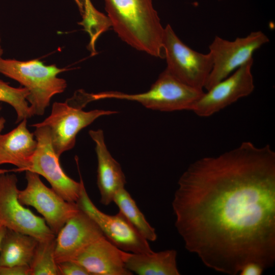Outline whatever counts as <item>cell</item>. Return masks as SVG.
<instances>
[{"label": "cell", "mask_w": 275, "mask_h": 275, "mask_svg": "<svg viewBox=\"0 0 275 275\" xmlns=\"http://www.w3.org/2000/svg\"><path fill=\"white\" fill-rule=\"evenodd\" d=\"M172 207L186 249L230 275L247 263L275 261V152L245 141L191 163Z\"/></svg>", "instance_id": "6da1fadb"}, {"label": "cell", "mask_w": 275, "mask_h": 275, "mask_svg": "<svg viewBox=\"0 0 275 275\" xmlns=\"http://www.w3.org/2000/svg\"><path fill=\"white\" fill-rule=\"evenodd\" d=\"M111 26L118 37L135 49L164 58V31L152 0H104Z\"/></svg>", "instance_id": "7a4b0ae2"}, {"label": "cell", "mask_w": 275, "mask_h": 275, "mask_svg": "<svg viewBox=\"0 0 275 275\" xmlns=\"http://www.w3.org/2000/svg\"><path fill=\"white\" fill-rule=\"evenodd\" d=\"M68 69L45 65L37 59L20 61L0 59V73L20 84L29 92L26 100L34 115L42 116L52 97L63 93L66 81L58 75Z\"/></svg>", "instance_id": "3957f363"}, {"label": "cell", "mask_w": 275, "mask_h": 275, "mask_svg": "<svg viewBox=\"0 0 275 275\" xmlns=\"http://www.w3.org/2000/svg\"><path fill=\"white\" fill-rule=\"evenodd\" d=\"M204 92L202 89L181 82L165 69L146 92L138 94L103 92L98 93L97 98L99 100L115 99L135 101L146 108L161 112L192 111Z\"/></svg>", "instance_id": "277c9868"}, {"label": "cell", "mask_w": 275, "mask_h": 275, "mask_svg": "<svg viewBox=\"0 0 275 275\" xmlns=\"http://www.w3.org/2000/svg\"><path fill=\"white\" fill-rule=\"evenodd\" d=\"M162 45L166 69L181 82L203 90L213 65L209 52L203 53L190 48L169 24L164 28Z\"/></svg>", "instance_id": "5b68a950"}, {"label": "cell", "mask_w": 275, "mask_h": 275, "mask_svg": "<svg viewBox=\"0 0 275 275\" xmlns=\"http://www.w3.org/2000/svg\"><path fill=\"white\" fill-rule=\"evenodd\" d=\"M31 126L35 128L33 133L37 145L25 171H29L43 176L49 183L51 188L65 200L76 203L84 185L77 159L76 162L79 173V182L69 177L62 169L60 157L52 147L48 128L35 124Z\"/></svg>", "instance_id": "8992f818"}, {"label": "cell", "mask_w": 275, "mask_h": 275, "mask_svg": "<svg viewBox=\"0 0 275 275\" xmlns=\"http://www.w3.org/2000/svg\"><path fill=\"white\" fill-rule=\"evenodd\" d=\"M117 113L98 109L85 111L68 99L65 102H54L49 116L35 124L48 128L53 149L60 157L74 147L76 136L81 130L101 116Z\"/></svg>", "instance_id": "52a82bcc"}, {"label": "cell", "mask_w": 275, "mask_h": 275, "mask_svg": "<svg viewBox=\"0 0 275 275\" xmlns=\"http://www.w3.org/2000/svg\"><path fill=\"white\" fill-rule=\"evenodd\" d=\"M269 41L261 31L252 32L233 41L216 36L209 46L213 65L204 89H209L253 59L254 53Z\"/></svg>", "instance_id": "ba28073f"}, {"label": "cell", "mask_w": 275, "mask_h": 275, "mask_svg": "<svg viewBox=\"0 0 275 275\" xmlns=\"http://www.w3.org/2000/svg\"><path fill=\"white\" fill-rule=\"evenodd\" d=\"M18 179L14 174L0 171V224L38 241L56 237L44 219L25 208L18 199Z\"/></svg>", "instance_id": "9c48e42d"}, {"label": "cell", "mask_w": 275, "mask_h": 275, "mask_svg": "<svg viewBox=\"0 0 275 275\" xmlns=\"http://www.w3.org/2000/svg\"><path fill=\"white\" fill-rule=\"evenodd\" d=\"M26 186L18 190V199L23 205L30 206L40 213L56 235L68 219L79 210L76 203L65 200L52 188L46 186L40 176L25 171Z\"/></svg>", "instance_id": "30bf717a"}, {"label": "cell", "mask_w": 275, "mask_h": 275, "mask_svg": "<svg viewBox=\"0 0 275 275\" xmlns=\"http://www.w3.org/2000/svg\"><path fill=\"white\" fill-rule=\"evenodd\" d=\"M98 225L104 236L121 250L131 253L153 252L149 243L119 211L109 215L100 211L90 199L82 186L76 203Z\"/></svg>", "instance_id": "8fae6325"}, {"label": "cell", "mask_w": 275, "mask_h": 275, "mask_svg": "<svg viewBox=\"0 0 275 275\" xmlns=\"http://www.w3.org/2000/svg\"><path fill=\"white\" fill-rule=\"evenodd\" d=\"M253 62L250 60L204 92L192 111L199 117H208L250 95L255 89Z\"/></svg>", "instance_id": "7c38bea8"}, {"label": "cell", "mask_w": 275, "mask_h": 275, "mask_svg": "<svg viewBox=\"0 0 275 275\" xmlns=\"http://www.w3.org/2000/svg\"><path fill=\"white\" fill-rule=\"evenodd\" d=\"M103 236L96 223L79 209L56 235V262L74 260L89 245Z\"/></svg>", "instance_id": "4fadbf2b"}, {"label": "cell", "mask_w": 275, "mask_h": 275, "mask_svg": "<svg viewBox=\"0 0 275 275\" xmlns=\"http://www.w3.org/2000/svg\"><path fill=\"white\" fill-rule=\"evenodd\" d=\"M129 252L114 244L104 236L89 245L74 260L91 275H131L125 266Z\"/></svg>", "instance_id": "5bb4252c"}, {"label": "cell", "mask_w": 275, "mask_h": 275, "mask_svg": "<svg viewBox=\"0 0 275 275\" xmlns=\"http://www.w3.org/2000/svg\"><path fill=\"white\" fill-rule=\"evenodd\" d=\"M89 134L95 144L97 158V184L100 202L107 206L113 202L114 196L126 183L120 164L113 158L106 145L102 130H91Z\"/></svg>", "instance_id": "9a60e30c"}, {"label": "cell", "mask_w": 275, "mask_h": 275, "mask_svg": "<svg viewBox=\"0 0 275 275\" xmlns=\"http://www.w3.org/2000/svg\"><path fill=\"white\" fill-rule=\"evenodd\" d=\"M34 134L27 128V119L22 120L10 132L0 134V165L11 164L17 167L2 172L25 171L37 145Z\"/></svg>", "instance_id": "2e32d148"}, {"label": "cell", "mask_w": 275, "mask_h": 275, "mask_svg": "<svg viewBox=\"0 0 275 275\" xmlns=\"http://www.w3.org/2000/svg\"><path fill=\"white\" fill-rule=\"evenodd\" d=\"M176 258L177 252L174 250L148 253L129 252L125 266L139 275H179Z\"/></svg>", "instance_id": "e0dca14e"}, {"label": "cell", "mask_w": 275, "mask_h": 275, "mask_svg": "<svg viewBox=\"0 0 275 275\" xmlns=\"http://www.w3.org/2000/svg\"><path fill=\"white\" fill-rule=\"evenodd\" d=\"M38 240L29 235L7 229L0 247V266H29Z\"/></svg>", "instance_id": "ac0fdd59"}, {"label": "cell", "mask_w": 275, "mask_h": 275, "mask_svg": "<svg viewBox=\"0 0 275 275\" xmlns=\"http://www.w3.org/2000/svg\"><path fill=\"white\" fill-rule=\"evenodd\" d=\"M113 202L118 207L119 211L145 239L150 241L156 240L155 229L148 222L125 187L116 193Z\"/></svg>", "instance_id": "d6986e66"}, {"label": "cell", "mask_w": 275, "mask_h": 275, "mask_svg": "<svg viewBox=\"0 0 275 275\" xmlns=\"http://www.w3.org/2000/svg\"><path fill=\"white\" fill-rule=\"evenodd\" d=\"M54 250L55 238L38 241L29 265L31 275H59Z\"/></svg>", "instance_id": "ffe728a7"}, {"label": "cell", "mask_w": 275, "mask_h": 275, "mask_svg": "<svg viewBox=\"0 0 275 275\" xmlns=\"http://www.w3.org/2000/svg\"><path fill=\"white\" fill-rule=\"evenodd\" d=\"M29 91L24 87L14 88L0 80V101L11 105L17 114L16 123L28 119L34 116L26 100Z\"/></svg>", "instance_id": "44dd1931"}, {"label": "cell", "mask_w": 275, "mask_h": 275, "mask_svg": "<svg viewBox=\"0 0 275 275\" xmlns=\"http://www.w3.org/2000/svg\"><path fill=\"white\" fill-rule=\"evenodd\" d=\"M59 275H91L80 264L73 261H66L58 263Z\"/></svg>", "instance_id": "7402d4cb"}, {"label": "cell", "mask_w": 275, "mask_h": 275, "mask_svg": "<svg viewBox=\"0 0 275 275\" xmlns=\"http://www.w3.org/2000/svg\"><path fill=\"white\" fill-rule=\"evenodd\" d=\"M0 275H31L28 265L0 266Z\"/></svg>", "instance_id": "603a6c76"}, {"label": "cell", "mask_w": 275, "mask_h": 275, "mask_svg": "<svg viewBox=\"0 0 275 275\" xmlns=\"http://www.w3.org/2000/svg\"><path fill=\"white\" fill-rule=\"evenodd\" d=\"M264 268L259 264L254 262L246 263L241 269L239 274L241 275H260Z\"/></svg>", "instance_id": "cb8c5ba5"}, {"label": "cell", "mask_w": 275, "mask_h": 275, "mask_svg": "<svg viewBox=\"0 0 275 275\" xmlns=\"http://www.w3.org/2000/svg\"><path fill=\"white\" fill-rule=\"evenodd\" d=\"M76 4H77L80 13L81 15L84 13V0H74Z\"/></svg>", "instance_id": "d4e9b609"}, {"label": "cell", "mask_w": 275, "mask_h": 275, "mask_svg": "<svg viewBox=\"0 0 275 275\" xmlns=\"http://www.w3.org/2000/svg\"><path fill=\"white\" fill-rule=\"evenodd\" d=\"M7 228L0 224V247L2 239L4 236V234L6 231Z\"/></svg>", "instance_id": "484cf974"}, {"label": "cell", "mask_w": 275, "mask_h": 275, "mask_svg": "<svg viewBox=\"0 0 275 275\" xmlns=\"http://www.w3.org/2000/svg\"><path fill=\"white\" fill-rule=\"evenodd\" d=\"M1 109H2V106L1 105V103H0V112ZM5 122H6L5 119L3 117H1L0 116V134L4 128Z\"/></svg>", "instance_id": "4316f807"}, {"label": "cell", "mask_w": 275, "mask_h": 275, "mask_svg": "<svg viewBox=\"0 0 275 275\" xmlns=\"http://www.w3.org/2000/svg\"><path fill=\"white\" fill-rule=\"evenodd\" d=\"M84 9H88L91 8L93 6L90 0H84Z\"/></svg>", "instance_id": "83f0119b"}, {"label": "cell", "mask_w": 275, "mask_h": 275, "mask_svg": "<svg viewBox=\"0 0 275 275\" xmlns=\"http://www.w3.org/2000/svg\"><path fill=\"white\" fill-rule=\"evenodd\" d=\"M3 53V50L2 49L1 44V36H0V59L2 58V56Z\"/></svg>", "instance_id": "f1b7e54d"}, {"label": "cell", "mask_w": 275, "mask_h": 275, "mask_svg": "<svg viewBox=\"0 0 275 275\" xmlns=\"http://www.w3.org/2000/svg\"><path fill=\"white\" fill-rule=\"evenodd\" d=\"M218 1H222V0H218Z\"/></svg>", "instance_id": "f546056e"}]
</instances>
